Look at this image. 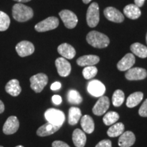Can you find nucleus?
Masks as SVG:
<instances>
[{
    "label": "nucleus",
    "mask_w": 147,
    "mask_h": 147,
    "mask_svg": "<svg viewBox=\"0 0 147 147\" xmlns=\"http://www.w3.org/2000/svg\"><path fill=\"white\" fill-rule=\"evenodd\" d=\"M82 117V113L78 108L71 107L69 110L68 123L71 125H74L78 123Z\"/></svg>",
    "instance_id": "26"
},
{
    "label": "nucleus",
    "mask_w": 147,
    "mask_h": 147,
    "mask_svg": "<svg viewBox=\"0 0 147 147\" xmlns=\"http://www.w3.org/2000/svg\"><path fill=\"white\" fill-rule=\"evenodd\" d=\"M49 78L45 74H37L30 78V87L36 93H40L47 84Z\"/></svg>",
    "instance_id": "4"
},
{
    "label": "nucleus",
    "mask_w": 147,
    "mask_h": 147,
    "mask_svg": "<svg viewBox=\"0 0 147 147\" xmlns=\"http://www.w3.org/2000/svg\"><path fill=\"white\" fill-rule=\"evenodd\" d=\"M136 61L135 57L132 53H127L117 63V68L119 71H127L131 68Z\"/></svg>",
    "instance_id": "15"
},
{
    "label": "nucleus",
    "mask_w": 147,
    "mask_h": 147,
    "mask_svg": "<svg viewBox=\"0 0 147 147\" xmlns=\"http://www.w3.org/2000/svg\"><path fill=\"white\" fill-rule=\"evenodd\" d=\"M80 125L84 132L87 134H91L94 131L95 124L93 119L89 115H84L81 118Z\"/></svg>",
    "instance_id": "23"
},
{
    "label": "nucleus",
    "mask_w": 147,
    "mask_h": 147,
    "mask_svg": "<svg viewBox=\"0 0 147 147\" xmlns=\"http://www.w3.org/2000/svg\"><path fill=\"white\" fill-rule=\"evenodd\" d=\"M125 100V94L123 91L120 89L116 90L114 92L113 98H112V102H113V105L116 107H119L123 104Z\"/></svg>",
    "instance_id": "30"
},
{
    "label": "nucleus",
    "mask_w": 147,
    "mask_h": 147,
    "mask_svg": "<svg viewBox=\"0 0 147 147\" xmlns=\"http://www.w3.org/2000/svg\"><path fill=\"white\" fill-rule=\"evenodd\" d=\"M97 74V69L94 65L86 66L82 70V75L84 78L87 80H89L96 76Z\"/></svg>",
    "instance_id": "32"
},
{
    "label": "nucleus",
    "mask_w": 147,
    "mask_h": 147,
    "mask_svg": "<svg viewBox=\"0 0 147 147\" xmlns=\"http://www.w3.org/2000/svg\"><path fill=\"white\" fill-rule=\"evenodd\" d=\"M124 14L130 19H138L141 16V10L135 4L127 5L123 9Z\"/></svg>",
    "instance_id": "22"
},
{
    "label": "nucleus",
    "mask_w": 147,
    "mask_h": 147,
    "mask_svg": "<svg viewBox=\"0 0 147 147\" xmlns=\"http://www.w3.org/2000/svg\"><path fill=\"white\" fill-rule=\"evenodd\" d=\"M72 140L76 147H84L87 142L85 133L80 129H76L72 134Z\"/></svg>",
    "instance_id": "21"
},
{
    "label": "nucleus",
    "mask_w": 147,
    "mask_h": 147,
    "mask_svg": "<svg viewBox=\"0 0 147 147\" xmlns=\"http://www.w3.org/2000/svg\"><path fill=\"white\" fill-rule=\"evenodd\" d=\"M100 21V10L99 5L96 2L92 3L87 9V23L90 27H95Z\"/></svg>",
    "instance_id": "5"
},
{
    "label": "nucleus",
    "mask_w": 147,
    "mask_h": 147,
    "mask_svg": "<svg viewBox=\"0 0 147 147\" xmlns=\"http://www.w3.org/2000/svg\"><path fill=\"white\" fill-rule=\"evenodd\" d=\"M57 51L59 54L66 59H71L76 55V50L72 46L67 43H63L58 47Z\"/></svg>",
    "instance_id": "18"
},
{
    "label": "nucleus",
    "mask_w": 147,
    "mask_h": 147,
    "mask_svg": "<svg viewBox=\"0 0 147 147\" xmlns=\"http://www.w3.org/2000/svg\"><path fill=\"white\" fill-rule=\"evenodd\" d=\"M67 101L72 104H80L82 102V96L76 90H69L67 95Z\"/></svg>",
    "instance_id": "28"
},
{
    "label": "nucleus",
    "mask_w": 147,
    "mask_h": 147,
    "mask_svg": "<svg viewBox=\"0 0 147 147\" xmlns=\"http://www.w3.org/2000/svg\"><path fill=\"white\" fill-rule=\"evenodd\" d=\"M14 1H17L18 3H25V2H28V1H30L31 0H14Z\"/></svg>",
    "instance_id": "40"
},
{
    "label": "nucleus",
    "mask_w": 147,
    "mask_h": 147,
    "mask_svg": "<svg viewBox=\"0 0 147 147\" xmlns=\"http://www.w3.org/2000/svg\"><path fill=\"white\" fill-rule=\"evenodd\" d=\"M146 44H147V33H146Z\"/></svg>",
    "instance_id": "43"
},
{
    "label": "nucleus",
    "mask_w": 147,
    "mask_h": 147,
    "mask_svg": "<svg viewBox=\"0 0 147 147\" xmlns=\"http://www.w3.org/2000/svg\"><path fill=\"white\" fill-rule=\"evenodd\" d=\"M100 61V57L97 55H84V56L79 57L76 61V63L78 65L82 67H86V66L94 65L95 64L98 63Z\"/></svg>",
    "instance_id": "19"
},
{
    "label": "nucleus",
    "mask_w": 147,
    "mask_h": 147,
    "mask_svg": "<svg viewBox=\"0 0 147 147\" xmlns=\"http://www.w3.org/2000/svg\"><path fill=\"white\" fill-rule=\"evenodd\" d=\"M87 91L92 96L100 97L105 93L106 87L100 80H93L88 84Z\"/></svg>",
    "instance_id": "8"
},
{
    "label": "nucleus",
    "mask_w": 147,
    "mask_h": 147,
    "mask_svg": "<svg viewBox=\"0 0 147 147\" xmlns=\"http://www.w3.org/2000/svg\"><path fill=\"white\" fill-rule=\"evenodd\" d=\"M59 19L55 16H51L36 24L35 29L38 32H45L47 31L53 30L59 26Z\"/></svg>",
    "instance_id": "6"
},
{
    "label": "nucleus",
    "mask_w": 147,
    "mask_h": 147,
    "mask_svg": "<svg viewBox=\"0 0 147 147\" xmlns=\"http://www.w3.org/2000/svg\"><path fill=\"white\" fill-rule=\"evenodd\" d=\"M52 101L55 105H59L62 102V98L59 95H55L52 97Z\"/></svg>",
    "instance_id": "36"
},
{
    "label": "nucleus",
    "mask_w": 147,
    "mask_h": 147,
    "mask_svg": "<svg viewBox=\"0 0 147 147\" xmlns=\"http://www.w3.org/2000/svg\"><path fill=\"white\" fill-rule=\"evenodd\" d=\"M10 24V19L5 12L0 11V32H4L8 29Z\"/></svg>",
    "instance_id": "31"
},
{
    "label": "nucleus",
    "mask_w": 147,
    "mask_h": 147,
    "mask_svg": "<svg viewBox=\"0 0 147 147\" xmlns=\"http://www.w3.org/2000/svg\"><path fill=\"white\" fill-rule=\"evenodd\" d=\"M119 119V114L116 112H108L104 115L103 118V122L106 125H112L116 123Z\"/></svg>",
    "instance_id": "29"
},
{
    "label": "nucleus",
    "mask_w": 147,
    "mask_h": 147,
    "mask_svg": "<svg viewBox=\"0 0 147 147\" xmlns=\"http://www.w3.org/2000/svg\"><path fill=\"white\" fill-rule=\"evenodd\" d=\"M145 0H134L135 5H136L138 7H142L144 5Z\"/></svg>",
    "instance_id": "38"
},
{
    "label": "nucleus",
    "mask_w": 147,
    "mask_h": 147,
    "mask_svg": "<svg viewBox=\"0 0 147 147\" xmlns=\"http://www.w3.org/2000/svg\"><path fill=\"white\" fill-rule=\"evenodd\" d=\"M59 14L66 28L73 29L76 26L78 17L73 12L68 10H63L61 11Z\"/></svg>",
    "instance_id": "7"
},
{
    "label": "nucleus",
    "mask_w": 147,
    "mask_h": 147,
    "mask_svg": "<svg viewBox=\"0 0 147 147\" xmlns=\"http://www.w3.org/2000/svg\"><path fill=\"white\" fill-rule=\"evenodd\" d=\"M110 106V100L107 96H102L99 98L93 108V113L97 116L104 115Z\"/></svg>",
    "instance_id": "10"
},
{
    "label": "nucleus",
    "mask_w": 147,
    "mask_h": 147,
    "mask_svg": "<svg viewBox=\"0 0 147 147\" xmlns=\"http://www.w3.org/2000/svg\"><path fill=\"white\" fill-rule=\"evenodd\" d=\"M5 91L14 97L18 96L21 92V87L20 86L19 81L16 79L10 80L5 87Z\"/></svg>",
    "instance_id": "20"
},
{
    "label": "nucleus",
    "mask_w": 147,
    "mask_h": 147,
    "mask_svg": "<svg viewBox=\"0 0 147 147\" xmlns=\"http://www.w3.org/2000/svg\"><path fill=\"white\" fill-rule=\"evenodd\" d=\"M0 147H3V146H0Z\"/></svg>",
    "instance_id": "44"
},
{
    "label": "nucleus",
    "mask_w": 147,
    "mask_h": 147,
    "mask_svg": "<svg viewBox=\"0 0 147 147\" xmlns=\"http://www.w3.org/2000/svg\"><path fill=\"white\" fill-rule=\"evenodd\" d=\"M45 117L48 122L57 126H62L65 120V114L61 110L55 109V108L48 109L45 112Z\"/></svg>",
    "instance_id": "3"
},
{
    "label": "nucleus",
    "mask_w": 147,
    "mask_h": 147,
    "mask_svg": "<svg viewBox=\"0 0 147 147\" xmlns=\"http://www.w3.org/2000/svg\"><path fill=\"white\" fill-rule=\"evenodd\" d=\"M19 128V121L15 116L9 117L3 126V132L5 135L16 133Z\"/></svg>",
    "instance_id": "11"
},
{
    "label": "nucleus",
    "mask_w": 147,
    "mask_h": 147,
    "mask_svg": "<svg viewBox=\"0 0 147 147\" xmlns=\"http://www.w3.org/2000/svg\"><path fill=\"white\" fill-rule=\"evenodd\" d=\"M144 94L140 91L135 92L127 97L126 102V106L128 108H134L138 105L142 100Z\"/></svg>",
    "instance_id": "25"
},
{
    "label": "nucleus",
    "mask_w": 147,
    "mask_h": 147,
    "mask_svg": "<svg viewBox=\"0 0 147 147\" xmlns=\"http://www.w3.org/2000/svg\"><path fill=\"white\" fill-rule=\"evenodd\" d=\"M16 51L21 57L29 56L34 53L35 47L32 42L29 41H21L16 46Z\"/></svg>",
    "instance_id": "9"
},
{
    "label": "nucleus",
    "mask_w": 147,
    "mask_h": 147,
    "mask_svg": "<svg viewBox=\"0 0 147 147\" xmlns=\"http://www.w3.org/2000/svg\"><path fill=\"white\" fill-rule=\"evenodd\" d=\"M147 71L141 67H131L125 73V78L129 80H140L146 78Z\"/></svg>",
    "instance_id": "14"
},
{
    "label": "nucleus",
    "mask_w": 147,
    "mask_h": 147,
    "mask_svg": "<svg viewBox=\"0 0 147 147\" xmlns=\"http://www.w3.org/2000/svg\"><path fill=\"white\" fill-rule=\"evenodd\" d=\"M57 72L59 76L62 77H66L69 76L71 72V67L70 63L66 59L63 57H59L55 61Z\"/></svg>",
    "instance_id": "12"
},
{
    "label": "nucleus",
    "mask_w": 147,
    "mask_h": 147,
    "mask_svg": "<svg viewBox=\"0 0 147 147\" xmlns=\"http://www.w3.org/2000/svg\"><path fill=\"white\" fill-rule=\"evenodd\" d=\"M104 14L108 21L114 22V23H122L125 19L123 14L113 7H107L105 8Z\"/></svg>",
    "instance_id": "13"
},
{
    "label": "nucleus",
    "mask_w": 147,
    "mask_h": 147,
    "mask_svg": "<svg viewBox=\"0 0 147 147\" xmlns=\"http://www.w3.org/2000/svg\"><path fill=\"white\" fill-rule=\"evenodd\" d=\"M52 147H70L67 143L63 142V141L56 140L54 141L52 144Z\"/></svg>",
    "instance_id": "35"
},
{
    "label": "nucleus",
    "mask_w": 147,
    "mask_h": 147,
    "mask_svg": "<svg viewBox=\"0 0 147 147\" xmlns=\"http://www.w3.org/2000/svg\"><path fill=\"white\" fill-rule=\"evenodd\" d=\"M61 127L60 125H54L50 123L47 122V123L44 124L43 125L40 127L37 130V135L40 137H45L48 136L52 135L55 134V132L58 131L59 129Z\"/></svg>",
    "instance_id": "16"
},
{
    "label": "nucleus",
    "mask_w": 147,
    "mask_h": 147,
    "mask_svg": "<svg viewBox=\"0 0 147 147\" xmlns=\"http://www.w3.org/2000/svg\"><path fill=\"white\" fill-rule=\"evenodd\" d=\"M5 110V106L3 102L1 100H0V114L3 113L4 112Z\"/></svg>",
    "instance_id": "39"
},
{
    "label": "nucleus",
    "mask_w": 147,
    "mask_h": 147,
    "mask_svg": "<svg viewBox=\"0 0 147 147\" xmlns=\"http://www.w3.org/2000/svg\"><path fill=\"white\" fill-rule=\"evenodd\" d=\"M61 87V84L59 82H55L51 84V89L53 91H57V90L59 89Z\"/></svg>",
    "instance_id": "37"
},
{
    "label": "nucleus",
    "mask_w": 147,
    "mask_h": 147,
    "mask_svg": "<svg viewBox=\"0 0 147 147\" xmlns=\"http://www.w3.org/2000/svg\"><path fill=\"white\" fill-rule=\"evenodd\" d=\"M95 147H112V142L109 140H103L100 141Z\"/></svg>",
    "instance_id": "34"
},
{
    "label": "nucleus",
    "mask_w": 147,
    "mask_h": 147,
    "mask_svg": "<svg viewBox=\"0 0 147 147\" xmlns=\"http://www.w3.org/2000/svg\"><path fill=\"white\" fill-rule=\"evenodd\" d=\"M91 1V0H82L83 3H85V4H87V3H89Z\"/></svg>",
    "instance_id": "41"
},
{
    "label": "nucleus",
    "mask_w": 147,
    "mask_h": 147,
    "mask_svg": "<svg viewBox=\"0 0 147 147\" xmlns=\"http://www.w3.org/2000/svg\"><path fill=\"white\" fill-rule=\"evenodd\" d=\"M136 136L132 131H125L119 138V146L120 147H130L135 143Z\"/></svg>",
    "instance_id": "17"
},
{
    "label": "nucleus",
    "mask_w": 147,
    "mask_h": 147,
    "mask_svg": "<svg viewBox=\"0 0 147 147\" xmlns=\"http://www.w3.org/2000/svg\"><path fill=\"white\" fill-rule=\"evenodd\" d=\"M12 16L18 22H26L34 16V11L30 7L18 3L12 7Z\"/></svg>",
    "instance_id": "1"
},
{
    "label": "nucleus",
    "mask_w": 147,
    "mask_h": 147,
    "mask_svg": "<svg viewBox=\"0 0 147 147\" xmlns=\"http://www.w3.org/2000/svg\"><path fill=\"white\" fill-rule=\"evenodd\" d=\"M140 116L142 117H147V99L143 102L138 110Z\"/></svg>",
    "instance_id": "33"
},
{
    "label": "nucleus",
    "mask_w": 147,
    "mask_h": 147,
    "mask_svg": "<svg viewBox=\"0 0 147 147\" xmlns=\"http://www.w3.org/2000/svg\"><path fill=\"white\" fill-rule=\"evenodd\" d=\"M125 126L122 123H117L112 125L107 131L108 136L114 138L121 136L124 132Z\"/></svg>",
    "instance_id": "27"
},
{
    "label": "nucleus",
    "mask_w": 147,
    "mask_h": 147,
    "mask_svg": "<svg viewBox=\"0 0 147 147\" xmlns=\"http://www.w3.org/2000/svg\"><path fill=\"white\" fill-rule=\"evenodd\" d=\"M130 50L134 55H136L140 58L144 59L147 57V47L139 42H136L131 45Z\"/></svg>",
    "instance_id": "24"
},
{
    "label": "nucleus",
    "mask_w": 147,
    "mask_h": 147,
    "mask_svg": "<svg viewBox=\"0 0 147 147\" xmlns=\"http://www.w3.org/2000/svg\"><path fill=\"white\" fill-rule=\"evenodd\" d=\"M86 40L89 45L97 49H104L107 47L110 44L109 38L106 35L97 31L89 32Z\"/></svg>",
    "instance_id": "2"
},
{
    "label": "nucleus",
    "mask_w": 147,
    "mask_h": 147,
    "mask_svg": "<svg viewBox=\"0 0 147 147\" xmlns=\"http://www.w3.org/2000/svg\"><path fill=\"white\" fill-rule=\"evenodd\" d=\"M15 147H24V146H22V145H18V146H16Z\"/></svg>",
    "instance_id": "42"
}]
</instances>
